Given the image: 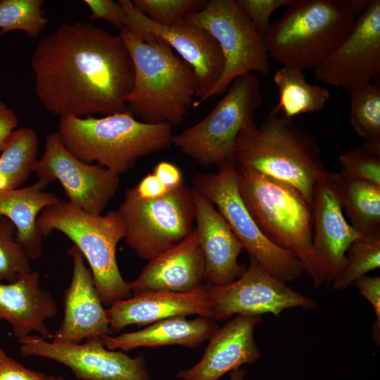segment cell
Masks as SVG:
<instances>
[{
    "label": "cell",
    "instance_id": "obj_3",
    "mask_svg": "<svg viewBox=\"0 0 380 380\" xmlns=\"http://www.w3.org/2000/svg\"><path fill=\"white\" fill-rule=\"evenodd\" d=\"M369 0H295L264 35L270 58L315 69L346 39Z\"/></svg>",
    "mask_w": 380,
    "mask_h": 380
},
{
    "label": "cell",
    "instance_id": "obj_17",
    "mask_svg": "<svg viewBox=\"0 0 380 380\" xmlns=\"http://www.w3.org/2000/svg\"><path fill=\"white\" fill-rule=\"evenodd\" d=\"M340 175L325 170L317 179L312 197V251L317 282L331 284L346 264V253L361 235L343 215Z\"/></svg>",
    "mask_w": 380,
    "mask_h": 380
},
{
    "label": "cell",
    "instance_id": "obj_28",
    "mask_svg": "<svg viewBox=\"0 0 380 380\" xmlns=\"http://www.w3.org/2000/svg\"><path fill=\"white\" fill-rule=\"evenodd\" d=\"M39 139L30 128L13 130L0 155V190L20 188L37 164Z\"/></svg>",
    "mask_w": 380,
    "mask_h": 380
},
{
    "label": "cell",
    "instance_id": "obj_7",
    "mask_svg": "<svg viewBox=\"0 0 380 380\" xmlns=\"http://www.w3.org/2000/svg\"><path fill=\"white\" fill-rule=\"evenodd\" d=\"M37 225L44 238L56 230L74 243L87 260L104 306L132 296L117 262V245L125 236V227L118 211L96 215L60 199L40 213Z\"/></svg>",
    "mask_w": 380,
    "mask_h": 380
},
{
    "label": "cell",
    "instance_id": "obj_13",
    "mask_svg": "<svg viewBox=\"0 0 380 380\" xmlns=\"http://www.w3.org/2000/svg\"><path fill=\"white\" fill-rule=\"evenodd\" d=\"M118 1L126 13L125 28L143 41L157 39L165 42L192 68L197 80L193 107L200 105L223 70V57L215 39L186 18L162 25L137 11L132 1Z\"/></svg>",
    "mask_w": 380,
    "mask_h": 380
},
{
    "label": "cell",
    "instance_id": "obj_2",
    "mask_svg": "<svg viewBox=\"0 0 380 380\" xmlns=\"http://www.w3.org/2000/svg\"><path fill=\"white\" fill-rule=\"evenodd\" d=\"M235 163L296 188L312 205L315 186L326 170L315 137L271 108L260 126L246 122L234 147Z\"/></svg>",
    "mask_w": 380,
    "mask_h": 380
},
{
    "label": "cell",
    "instance_id": "obj_40",
    "mask_svg": "<svg viewBox=\"0 0 380 380\" xmlns=\"http://www.w3.org/2000/svg\"><path fill=\"white\" fill-rule=\"evenodd\" d=\"M153 173L171 190L179 187L184 183L180 169L167 161L159 162L155 166Z\"/></svg>",
    "mask_w": 380,
    "mask_h": 380
},
{
    "label": "cell",
    "instance_id": "obj_43",
    "mask_svg": "<svg viewBox=\"0 0 380 380\" xmlns=\"http://www.w3.org/2000/svg\"><path fill=\"white\" fill-rule=\"evenodd\" d=\"M44 380H65L63 376H46Z\"/></svg>",
    "mask_w": 380,
    "mask_h": 380
},
{
    "label": "cell",
    "instance_id": "obj_15",
    "mask_svg": "<svg viewBox=\"0 0 380 380\" xmlns=\"http://www.w3.org/2000/svg\"><path fill=\"white\" fill-rule=\"evenodd\" d=\"M34 172L49 184L58 181L70 204L96 215L104 210L120 184L119 175L99 164L75 158L56 132L46 137L44 155Z\"/></svg>",
    "mask_w": 380,
    "mask_h": 380
},
{
    "label": "cell",
    "instance_id": "obj_11",
    "mask_svg": "<svg viewBox=\"0 0 380 380\" xmlns=\"http://www.w3.org/2000/svg\"><path fill=\"white\" fill-rule=\"evenodd\" d=\"M189 21L205 30L217 42L223 70L202 102L224 93L238 77L258 72L267 75L270 56L264 36L254 27L236 0H210Z\"/></svg>",
    "mask_w": 380,
    "mask_h": 380
},
{
    "label": "cell",
    "instance_id": "obj_26",
    "mask_svg": "<svg viewBox=\"0 0 380 380\" xmlns=\"http://www.w3.org/2000/svg\"><path fill=\"white\" fill-rule=\"evenodd\" d=\"M341 203L362 236L380 235V186L339 173Z\"/></svg>",
    "mask_w": 380,
    "mask_h": 380
},
{
    "label": "cell",
    "instance_id": "obj_20",
    "mask_svg": "<svg viewBox=\"0 0 380 380\" xmlns=\"http://www.w3.org/2000/svg\"><path fill=\"white\" fill-rule=\"evenodd\" d=\"M196 227L205 260L204 284L220 286L239 278L246 267L238 258L243 250L227 222L215 206L192 189Z\"/></svg>",
    "mask_w": 380,
    "mask_h": 380
},
{
    "label": "cell",
    "instance_id": "obj_18",
    "mask_svg": "<svg viewBox=\"0 0 380 380\" xmlns=\"http://www.w3.org/2000/svg\"><path fill=\"white\" fill-rule=\"evenodd\" d=\"M71 282L64 293V314L53 335L58 343H80L84 340L111 335L106 309L96 289L91 272L87 267L79 249L72 246Z\"/></svg>",
    "mask_w": 380,
    "mask_h": 380
},
{
    "label": "cell",
    "instance_id": "obj_8",
    "mask_svg": "<svg viewBox=\"0 0 380 380\" xmlns=\"http://www.w3.org/2000/svg\"><path fill=\"white\" fill-rule=\"evenodd\" d=\"M230 85L206 117L172 138V145L203 166L235 162L236 137L244 124L254 119L262 102L260 83L255 74L239 76Z\"/></svg>",
    "mask_w": 380,
    "mask_h": 380
},
{
    "label": "cell",
    "instance_id": "obj_6",
    "mask_svg": "<svg viewBox=\"0 0 380 380\" xmlns=\"http://www.w3.org/2000/svg\"><path fill=\"white\" fill-rule=\"evenodd\" d=\"M240 196L263 234L303 263L313 286L317 271L312 251V205L296 188L236 164Z\"/></svg>",
    "mask_w": 380,
    "mask_h": 380
},
{
    "label": "cell",
    "instance_id": "obj_23",
    "mask_svg": "<svg viewBox=\"0 0 380 380\" xmlns=\"http://www.w3.org/2000/svg\"><path fill=\"white\" fill-rule=\"evenodd\" d=\"M37 271L20 275L13 282L0 283V321L11 327L18 340L37 333L45 339L53 337L46 321L57 314L56 301L49 291L39 286Z\"/></svg>",
    "mask_w": 380,
    "mask_h": 380
},
{
    "label": "cell",
    "instance_id": "obj_9",
    "mask_svg": "<svg viewBox=\"0 0 380 380\" xmlns=\"http://www.w3.org/2000/svg\"><path fill=\"white\" fill-rule=\"evenodd\" d=\"M217 167L215 173L195 175L192 189L216 206L250 258L284 283L300 277L305 272L301 261L271 241L246 209L238 190L235 162L226 161Z\"/></svg>",
    "mask_w": 380,
    "mask_h": 380
},
{
    "label": "cell",
    "instance_id": "obj_35",
    "mask_svg": "<svg viewBox=\"0 0 380 380\" xmlns=\"http://www.w3.org/2000/svg\"><path fill=\"white\" fill-rule=\"evenodd\" d=\"M256 30L262 36L270 27L272 13L288 7L295 0H236Z\"/></svg>",
    "mask_w": 380,
    "mask_h": 380
},
{
    "label": "cell",
    "instance_id": "obj_10",
    "mask_svg": "<svg viewBox=\"0 0 380 380\" xmlns=\"http://www.w3.org/2000/svg\"><path fill=\"white\" fill-rule=\"evenodd\" d=\"M117 211L125 227L126 243L140 258L148 261L194 229L193 191L185 183L151 200L140 199L127 189Z\"/></svg>",
    "mask_w": 380,
    "mask_h": 380
},
{
    "label": "cell",
    "instance_id": "obj_31",
    "mask_svg": "<svg viewBox=\"0 0 380 380\" xmlns=\"http://www.w3.org/2000/svg\"><path fill=\"white\" fill-rule=\"evenodd\" d=\"M43 4L42 0H0V34L20 30L38 38L48 22Z\"/></svg>",
    "mask_w": 380,
    "mask_h": 380
},
{
    "label": "cell",
    "instance_id": "obj_37",
    "mask_svg": "<svg viewBox=\"0 0 380 380\" xmlns=\"http://www.w3.org/2000/svg\"><path fill=\"white\" fill-rule=\"evenodd\" d=\"M91 11L90 19H103L120 30L125 27L126 13L119 1L112 0H84Z\"/></svg>",
    "mask_w": 380,
    "mask_h": 380
},
{
    "label": "cell",
    "instance_id": "obj_12",
    "mask_svg": "<svg viewBox=\"0 0 380 380\" xmlns=\"http://www.w3.org/2000/svg\"><path fill=\"white\" fill-rule=\"evenodd\" d=\"M208 292L211 318L224 321L236 315L271 313L278 317L289 308L317 309L308 296L286 286L263 268L254 258L234 281L220 286L204 284Z\"/></svg>",
    "mask_w": 380,
    "mask_h": 380
},
{
    "label": "cell",
    "instance_id": "obj_4",
    "mask_svg": "<svg viewBox=\"0 0 380 380\" xmlns=\"http://www.w3.org/2000/svg\"><path fill=\"white\" fill-rule=\"evenodd\" d=\"M119 35L134 70L132 89L126 99L128 110L146 123L182 124L197 92L192 68L160 40L143 41L125 27Z\"/></svg>",
    "mask_w": 380,
    "mask_h": 380
},
{
    "label": "cell",
    "instance_id": "obj_36",
    "mask_svg": "<svg viewBox=\"0 0 380 380\" xmlns=\"http://www.w3.org/2000/svg\"><path fill=\"white\" fill-rule=\"evenodd\" d=\"M355 284L359 293L372 305L375 313V321L372 329V335L374 341L380 342V277L365 275L357 279Z\"/></svg>",
    "mask_w": 380,
    "mask_h": 380
},
{
    "label": "cell",
    "instance_id": "obj_21",
    "mask_svg": "<svg viewBox=\"0 0 380 380\" xmlns=\"http://www.w3.org/2000/svg\"><path fill=\"white\" fill-rule=\"evenodd\" d=\"M111 332L130 325L146 326L175 317L197 315L211 318L204 284L187 292L150 291L132 294L106 309Z\"/></svg>",
    "mask_w": 380,
    "mask_h": 380
},
{
    "label": "cell",
    "instance_id": "obj_24",
    "mask_svg": "<svg viewBox=\"0 0 380 380\" xmlns=\"http://www.w3.org/2000/svg\"><path fill=\"white\" fill-rule=\"evenodd\" d=\"M219 327L217 322L210 317L198 316L191 319L175 317L153 322L136 331L115 336L108 335L101 340L107 348L122 352L167 346L194 349L208 341Z\"/></svg>",
    "mask_w": 380,
    "mask_h": 380
},
{
    "label": "cell",
    "instance_id": "obj_42",
    "mask_svg": "<svg viewBox=\"0 0 380 380\" xmlns=\"http://www.w3.org/2000/svg\"><path fill=\"white\" fill-rule=\"evenodd\" d=\"M246 374V371L239 367L230 372L229 380H243Z\"/></svg>",
    "mask_w": 380,
    "mask_h": 380
},
{
    "label": "cell",
    "instance_id": "obj_38",
    "mask_svg": "<svg viewBox=\"0 0 380 380\" xmlns=\"http://www.w3.org/2000/svg\"><path fill=\"white\" fill-rule=\"evenodd\" d=\"M46 376L25 367L0 348V380H44Z\"/></svg>",
    "mask_w": 380,
    "mask_h": 380
},
{
    "label": "cell",
    "instance_id": "obj_19",
    "mask_svg": "<svg viewBox=\"0 0 380 380\" xmlns=\"http://www.w3.org/2000/svg\"><path fill=\"white\" fill-rule=\"evenodd\" d=\"M261 316L236 315L208 339L200 360L193 367L177 372L181 380H219L227 372L245 364L257 362L261 352L254 330Z\"/></svg>",
    "mask_w": 380,
    "mask_h": 380
},
{
    "label": "cell",
    "instance_id": "obj_22",
    "mask_svg": "<svg viewBox=\"0 0 380 380\" xmlns=\"http://www.w3.org/2000/svg\"><path fill=\"white\" fill-rule=\"evenodd\" d=\"M205 260L195 230L180 242L148 261L128 285L132 293L187 292L203 284Z\"/></svg>",
    "mask_w": 380,
    "mask_h": 380
},
{
    "label": "cell",
    "instance_id": "obj_34",
    "mask_svg": "<svg viewBox=\"0 0 380 380\" xmlns=\"http://www.w3.org/2000/svg\"><path fill=\"white\" fill-rule=\"evenodd\" d=\"M203 0H134V8L151 21L170 25L189 15L201 10L206 4Z\"/></svg>",
    "mask_w": 380,
    "mask_h": 380
},
{
    "label": "cell",
    "instance_id": "obj_16",
    "mask_svg": "<svg viewBox=\"0 0 380 380\" xmlns=\"http://www.w3.org/2000/svg\"><path fill=\"white\" fill-rule=\"evenodd\" d=\"M380 72V1L369 0L343 42L317 67L315 77L347 92Z\"/></svg>",
    "mask_w": 380,
    "mask_h": 380
},
{
    "label": "cell",
    "instance_id": "obj_14",
    "mask_svg": "<svg viewBox=\"0 0 380 380\" xmlns=\"http://www.w3.org/2000/svg\"><path fill=\"white\" fill-rule=\"evenodd\" d=\"M18 341L21 355L44 357L63 364L78 380H150L143 354L132 357L121 350H110L99 338L68 344L30 335Z\"/></svg>",
    "mask_w": 380,
    "mask_h": 380
},
{
    "label": "cell",
    "instance_id": "obj_25",
    "mask_svg": "<svg viewBox=\"0 0 380 380\" xmlns=\"http://www.w3.org/2000/svg\"><path fill=\"white\" fill-rule=\"evenodd\" d=\"M49 184L39 179L32 185L0 190V215L10 220L17 229L16 238L30 259L41 257L44 236L37 225L40 213L60 198L46 191Z\"/></svg>",
    "mask_w": 380,
    "mask_h": 380
},
{
    "label": "cell",
    "instance_id": "obj_29",
    "mask_svg": "<svg viewBox=\"0 0 380 380\" xmlns=\"http://www.w3.org/2000/svg\"><path fill=\"white\" fill-rule=\"evenodd\" d=\"M353 129L369 141H380V86L369 83L349 92Z\"/></svg>",
    "mask_w": 380,
    "mask_h": 380
},
{
    "label": "cell",
    "instance_id": "obj_41",
    "mask_svg": "<svg viewBox=\"0 0 380 380\" xmlns=\"http://www.w3.org/2000/svg\"><path fill=\"white\" fill-rule=\"evenodd\" d=\"M18 124L14 112L0 101V153L9 134Z\"/></svg>",
    "mask_w": 380,
    "mask_h": 380
},
{
    "label": "cell",
    "instance_id": "obj_27",
    "mask_svg": "<svg viewBox=\"0 0 380 380\" xmlns=\"http://www.w3.org/2000/svg\"><path fill=\"white\" fill-rule=\"evenodd\" d=\"M273 80L279 92L276 106L285 118L293 119L301 114L320 111L330 99L327 88L308 83L300 70L281 67Z\"/></svg>",
    "mask_w": 380,
    "mask_h": 380
},
{
    "label": "cell",
    "instance_id": "obj_1",
    "mask_svg": "<svg viewBox=\"0 0 380 380\" xmlns=\"http://www.w3.org/2000/svg\"><path fill=\"white\" fill-rule=\"evenodd\" d=\"M30 65L39 101L59 118L128 110L134 70L119 34L81 21L63 23L39 42Z\"/></svg>",
    "mask_w": 380,
    "mask_h": 380
},
{
    "label": "cell",
    "instance_id": "obj_30",
    "mask_svg": "<svg viewBox=\"0 0 380 380\" xmlns=\"http://www.w3.org/2000/svg\"><path fill=\"white\" fill-rule=\"evenodd\" d=\"M380 267V235L360 236L346 253V264L331 281L334 290H343Z\"/></svg>",
    "mask_w": 380,
    "mask_h": 380
},
{
    "label": "cell",
    "instance_id": "obj_39",
    "mask_svg": "<svg viewBox=\"0 0 380 380\" xmlns=\"http://www.w3.org/2000/svg\"><path fill=\"white\" fill-rule=\"evenodd\" d=\"M130 189L137 198L143 200L163 197L171 190L163 184L153 173H148L137 185Z\"/></svg>",
    "mask_w": 380,
    "mask_h": 380
},
{
    "label": "cell",
    "instance_id": "obj_33",
    "mask_svg": "<svg viewBox=\"0 0 380 380\" xmlns=\"http://www.w3.org/2000/svg\"><path fill=\"white\" fill-rule=\"evenodd\" d=\"M341 174L380 186V141H366L339 157Z\"/></svg>",
    "mask_w": 380,
    "mask_h": 380
},
{
    "label": "cell",
    "instance_id": "obj_5",
    "mask_svg": "<svg viewBox=\"0 0 380 380\" xmlns=\"http://www.w3.org/2000/svg\"><path fill=\"white\" fill-rule=\"evenodd\" d=\"M56 132L75 158L119 176L140 158L169 148L174 136L170 124L146 123L129 110L101 118L62 116Z\"/></svg>",
    "mask_w": 380,
    "mask_h": 380
},
{
    "label": "cell",
    "instance_id": "obj_32",
    "mask_svg": "<svg viewBox=\"0 0 380 380\" xmlns=\"http://www.w3.org/2000/svg\"><path fill=\"white\" fill-rule=\"evenodd\" d=\"M16 234L14 224L0 215V283L13 282L20 275L32 271L30 259Z\"/></svg>",
    "mask_w": 380,
    "mask_h": 380
}]
</instances>
